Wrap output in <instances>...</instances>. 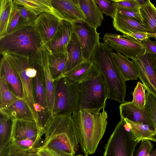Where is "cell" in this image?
<instances>
[{"mask_svg":"<svg viewBox=\"0 0 156 156\" xmlns=\"http://www.w3.org/2000/svg\"><path fill=\"white\" fill-rule=\"evenodd\" d=\"M72 117L75 124L80 144L85 156L94 153L102 138L108 124V116L104 109H79Z\"/></svg>","mask_w":156,"mask_h":156,"instance_id":"1","label":"cell"},{"mask_svg":"<svg viewBox=\"0 0 156 156\" xmlns=\"http://www.w3.org/2000/svg\"><path fill=\"white\" fill-rule=\"evenodd\" d=\"M113 49L104 42L100 43L91 59L98 66L104 78L107 99L119 103L125 102L126 81L116 66L112 53Z\"/></svg>","mask_w":156,"mask_h":156,"instance_id":"2","label":"cell"},{"mask_svg":"<svg viewBox=\"0 0 156 156\" xmlns=\"http://www.w3.org/2000/svg\"><path fill=\"white\" fill-rule=\"evenodd\" d=\"M44 45L34 25L24 26L0 37V52L31 56L40 51Z\"/></svg>","mask_w":156,"mask_h":156,"instance_id":"3","label":"cell"},{"mask_svg":"<svg viewBox=\"0 0 156 156\" xmlns=\"http://www.w3.org/2000/svg\"><path fill=\"white\" fill-rule=\"evenodd\" d=\"M0 54L8 60L17 73L23 87V97L37 122L33 82L38 67L37 60L33 55L25 56L7 51L0 52Z\"/></svg>","mask_w":156,"mask_h":156,"instance_id":"4","label":"cell"},{"mask_svg":"<svg viewBox=\"0 0 156 156\" xmlns=\"http://www.w3.org/2000/svg\"><path fill=\"white\" fill-rule=\"evenodd\" d=\"M107 96L104 78L94 62L90 76L80 83V109H104Z\"/></svg>","mask_w":156,"mask_h":156,"instance_id":"5","label":"cell"},{"mask_svg":"<svg viewBox=\"0 0 156 156\" xmlns=\"http://www.w3.org/2000/svg\"><path fill=\"white\" fill-rule=\"evenodd\" d=\"M54 97L51 116H71L80 109V83L66 77L54 81Z\"/></svg>","mask_w":156,"mask_h":156,"instance_id":"6","label":"cell"},{"mask_svg":"<svg viewBox=\"0 0 156 156\" xmlns=\"http://www.w3.org/2000/svg\"><path fill=\"white\" fill-rule=\"evenodd\" d=\"M139 142L121 118L105 146L103 156H133Z\"/></svg>","mask_w":156,"mask_h":156,"instance_id":"7","label":"cell"},{"mask_svg":"<svg viewBox=\"0 0 156 156\" xmlns=\"http://www.w3.org/2000/svg\"><path fill=\"white\" fill-rule=\"evenodd\" d=\"M103 40L116 52L132 59L137 55L143 54L145 51L142 42L129 35L106 33Z\"/></svg>","mask_w":156,"mask_h":156,"instance_id":"8","label":"cell"},{"mask_svg":"<svg viewBox=\"0 0 156 156\" xmlns=\"http://www.w3.org/2000/svg\"><path fill=\"white\" fill-rule=\"evenodd\" d=\"M137 70L138 78L149 92L156 98V56L143 53L132 59Z\"/></svg>","mask_w":156,"mask_h":156,"instance_id":"9","label":"cell"},{"mask_svg":"<svg viewBox=\"0 0 156 156\" xmlns=\"http://www.w3.org/2000/svg\"><path fill=\"white\" fill-rule=\"evenodd\" d=\"M74 31L80 41L84 61L91 60L100 43V34L85 21L74 24Z\"/></svg>","mask_w":156,"mask_h":156,"instance_id":"10","label":"cell"},{"mask_svg":"<svg viewBox=\"0 0 156 156\" xmlns=\"http://www.w3.org/2000/svg\"><path fill=\"white\" fill-rule=\"evenodd\" d=\"M51 2L61 20L73 24L85 21L86 17L81 8L79 0H51Z\"/></svg>","mask_w":156,"mask_h":156,"instance_id":"11","label":"cell"},{"mask_svg":"<svg viewBox=\"0 0 156 156\" xmlns=\"http://www.w3.org/2000/svg\"><path fill=\"white\" fill-rule=\"evenodd\" d=\"M121 118L147 125L156 129V126L150 112L146 106L138 107L131 101L122 103L119 106Z\"/></svg>","mask_w":156,"mask_h":156,"instance_id":"12","label":"cell"},{"mask_svg":"<svg viewBox=\"0 0 156 156\" xmlns=\"http://www.w3.org/2000/svg\"><path fill=\"white\" fill-rule=\"evenodd\" d=\"M61 20L57 16L51 13L43 12L37 16L34 25L44 45L52 39L57 32Z\"/></svg>","mask_w":156,"mask_h":156,"instance_id":"13","label":"cell"},{"mask_svg":"<svg viewBox=\"0 0 156 156\" xmlns=\"http://www.w3.org/2000/svg\"><path fill=\"white\" fill-rule=\"evenodd\" d=\"M42 135L35 120H12L11 140L30 139L39 142Z\"/></svg>","mask_w":156,"mask_h":156,"instance_id":"14","label":"cell"},{"mask_svg":"<svg viewBox=\"0 0 156 156\" xmlns=\"http://www.w3.org/2000/svg\"><path fill=\"white\" fill-rule=\"evenodd\" d=\"M74 24L62 20L57 32L52 39L44 46L49 52L67 53V48L74 32Z\"/></svg>","mask_w":156,"mask_h":156,"instance_id":"15","label":"cell"},{"mask_svg":"<svg viewBox=\"0 0 156 156\" xmlns=\"http://www.w3.org/2000/svg\"><path fill=\"white\" fill-rule=\"evenodd\" d=\"M44 78L48 110L51 116L54 97V84L48 66V52L44 46L38 54Z\"/></svg>","mask_w":156,"mask_h":156,"instance_id":"16","label":"cell"},{"mask_svg":"<svg viewBox=\"0 0 156 156\" xmlns=\"http://www.w3.org/2000/svg\"><path fill=\"white\" fill-rule=\"evenodd\" d=\"M0 75L5 79L14 93L18 97H23L22 86L19 76L10 63L2 56L0 61Z\"/></svg>","mask_w":156,"mask_h":156,"instance_id":"17","label":"cell"},{"mask_svg":"<svg viewBox=\"0 0 156 156\" xmlns=\"http://www.w3.org/2000/svg\"><path fill=\"white\" fill-rule=\"evenodd\" d=\"M0 112L12 120L16 119L36 121L32 112L23 97L20 98L8 107L0 109Z\"/></svg>","mask_w":156,"mask_h":156,"instance_id":"18","label":"cell"},{"mask_svg":"<svg viewBox=\"0 0 156 156\" xmlns=\"http://www.w3.org/2000/svg\"><path fill=\"white\" fill-rule=\"evenodd\" d=\"M112 19L114 27L123 35H128L132 32H147L146 27L144 24L116 11Z\"/></svg>","mask_w":156,"mask_h":156,"instance_id":"19","label":"cell"},{"mask_svg":"<svg viewBox=\"0 0 156 156\" xmlns=\"http://www.w3.org/2000/svg\"><path fill=\"white\" fill-rule=\"evenodd\" d=\"M79 2L86 17L85 21L96 29L101 26L103 15L94 0H79Z\"/></svg>","mask_w":156,"mask_h":156,"instance_id":"20","label":"cell"},{"mask_svg":"<svg viewBox=\"0 0 156 156\" xmlns=\"http://www.w3.org/2000/svg\"><path fill=\"white\" fill-rule=\"evenodd\" d=\"M112 55L116 66L126 81L137 80V70L132 60L120 53L112 52Z\"/></svg>","mask_w":156,"mask_h":156,"instance_id":"21","label":"cell"},{"mask_svg":"<svg viewBox=\"0 0 156 156\" xmlns=\"http://www.w3.org/2000/svg\"><path fill=\"white\" fill-rule=\"evenodd\" d=\"M67 53L68 60L63 73L70 70L84 61L80 43L77 34L74 30L67 46Z\"/></svg>","mask_w":156,"mask_h":156,"instance_id":"22","label":"cell"},{"mask_svg":"<svg viewBox=\"0 0 156 156\" xmlns=\"http://www.w3.org/2000/svg\"><path fill=\"white\" fill-rule=\"evenodd\" d=\"M93 63L91 60L84 61L70 70L63 73L57 79L66 77L73 82L80 83L90 76Z\"/></svg>","mask_w":156,"mask_h":156,"instance_id":"23","label":"cell"},{"mask_svg":"<svg viewBox=\"0 0 156 156\" xmlns=\"http://www.w3.org/2000/svg\"><path fill=\"white\" fill-rule=\"evenodd\" d=\"M47 51L49 68L52 77L54 81L65 71L68 60L67 53H51Z\"/></svg>","mask_w":156,"mask_h":156,"instance_id":"24","label":"cell"},{"mask_svg":"<svg viewBox=\"0 0 156 156\" xmlns=\"http://www.w3.org/2000/svg\"><path fill=\"white\" fill-rule=\"evenodd\" d=\"M13 2L24 6L37 16L47 12L53 13L59 18L52 6L51 0H14Z\"/></svg>","mask_w":156,"mask_h":156,"instance_id":"25","label":"cell"},{"mask_svg":"<svg viewBox=\"0 0 156 156\" xmlns=\"http://www.w3.org/2000/svg\"><path fill=\"white\" fill-rule=\"evenodd\" d=\"M139 10L147 32L156 33V7L150 1L147 4L140 7Z\"/></svg>","mask_w":156,"mask_h":156,"instance_id":"26","label":"cell"},{"mask_svg":"<svg viewBox=\"0 0 156 156\" xmlns=\"http://www.w3.org/2000/svg\"><path fill=\"white\" fill-rule=\"evenodd\" d=\"M124 119L129 131L135 139L139 142L144 140L148 139L155 133L156 129L154 128L143 124Z\"/></svg>","mask_w":156,"mask_h":156,"instance_id":"27","label":"cell"},{"mask_svg":"<svg viewBox=\"0 0 156 156\" xmlns=\"http://www.w3.org/2000/svg\"><path fill=\"white\" fill-rule=\"evenodd\" d=\"M12 124L11 118L0 112V152L7 146L11 140Z\"/></svg>","mask_w":156,"mask_h":156,"instance_id":"28","label":"cell"},{"mask_svg":"<svg viewBox=\"0 0 156 156\" xmlns=\"http://www.w3.org/2000/svg\"><path fill=\"white\" fill-rule=\"evenodd\" d=\"M0 109L8 107L20 98L12 91L5 78L0 76Z\"/></svg>","mask_w":156,"mask_h":156,"instance_id":"29","label":"cell"},{"mask_svg":"<svg viewBox=\"0 0 156 156\" xmlns=\"http://www.w3.org/2000/svg\"><path fill=\"white\" fill-rule=\"evenodd\" d=\"M13 6V0H0V37L7 34V28Z\"/></svg>","mask_w":156,"mask_h":156,"instance_id":"30","label":"cell"},{"mask_svg":"<svg viewBox=\"0 0 156 156\" xmlns=\"http://www.w3.org/2000/svg\"><path fill=\"white\" fill-rule=\"evenodd\" d=\"M39 142L30 139L11 140L2 151L12 152L36 150L38 148L36 146Z\"/></svg>","mask_w":156,"mask_h":156,"instance_id":"31","label":"cell"},{"mask_svg":"<svg viewBox=\"0 0 156 156\" xmlns=\"http://www.w3.org/2000/svg\"><path fill=\"white\" fill-rule=\"evenodd\" d=\"M28 25L13 3L12 11L7 30V34L24 26Z\"/></svg>","mask_w":156,"mask_h":156,"instance_id":"32","label":"cell"},{"mask_svg":"<svg viewBox=\"0 0 156 156\" xmlns=\"http://www.w3.org/2000/svg\"><path fill=\"white\" fill-rule=\"evenodd\" d=\"M146 88L144 84L140 81L137 82L136 86L133 93L132 103L139 108H144L146 103Z\"/></svg>","mask_w":156,"mask_h":156,"instance_id":"33","label":"cell"},{"mask_svg":"<svg viewBox=\"0 0 156 156\" xmlns=\"http://www.w3.org/2000/svg\"><path fill=\"white\" fill-rule=\"evenodd\" d=\"M102 13L113 18L116 12V8L112 0H94Z\"/></svg>","mask_w":156,"mask_h":156,"instance_id":"34","label":"cell"},{"mask_svg":"<svg viewBox=\"0 0 156 156\" xmlns=\"http://www.w3.org/2000/svg\"><path fill=\"white\" fill-rule=\"evenodd\" d=\"M146 106L150 111L156 126V133L148 139L156 142V98L149 92L146 94Z\"/></svg>","mask_w":156,"mask_h":156,"instance_id":"35","label":"cell"},{"mask_svg":"<svg viewBox=\"0 0 156 156\" xmlns=\"http://www.w3.org/2000/svg\"><path fill=\"white\" fill-rule=\"evenodd\" d=\"M14 4L27 25H34V22L38 16L24 6L20 4Z\"/></svg>","mask_w":156,"mask_h":156,"instance_id":"36","label":"cell"},{"mask_svg":"<svg viewBox=\"0 0 156 156\" xmlns=\"http://www.w3.org/2000/svg\"><path fill=\"white\" fill-rule=\"evenodd\" d=\"M116 8L139 12L140 7L135 0H112Z\"/></svg>","mask_w":156,"mask_h":156,"instance_id":"37","label":"cell"},{"mask_svg":"<svg viewBox=\"0 0 156 156\" xmlns=\"http://www.w3.org/2000/svg\"><path fill=\"white\" fill-rule=\"evenodd\" d=\"M153 148V145L150 140H143L140 147L136 151V156H149Z\"/></svg>","mask_w":156,"mask_h":156,"instance_id":"38","label":"cell"},{"mask_svg":"<svg viewBox=\"0 0 156 156\" xmlns=\"http://www.w3.org/2000/svg\"><path fill=\"white\" fill-rule=\"evenodd\" d=\"M116 11L120 13L135 20L139 23L144 24L142 18L139 12L118 8H116Z\"/></svg>","mask_w":156,"mask_h":156,"instance_id":"39","label":"cell"},{"mask_svg":"<svg viewBox=\"0 0 156 156\" xmlns=\"http://www.w3.org/2000/svg\"><path fill=\"white\" fill-rule=\"evenodd\" d=\"M145 48L144 53H151L156 55V42L150 38H147L141 41Z\"/></svg>","mask_w":156,"mask_h":156,"instance_id":"40","label":"cell"},{"mask_svg":"<svg viewBox=\"0 0 156 156\" xmlns=\"http://www.w3.org/2000/svg\"><path fill=\"white\" fill-rule=\"evenodd\" d=\"M37 150L32 151H23L8 152L3 151L0 152V156H28L30 154L37 152Z\"/></svg>","mask_w":156,"mask_h":156,"instance_id":"41","label":"cell"},{"mask_svg":"<svg viewBox=\"0 0 156 156\" xmlns=\"http://www.w3.org/2000/svg\"><path fill=\"white\" fill-rule=\"evenodd\" d=\"M37 153L39 156H59L54 151L46 147H39Z\"/></svg>","mask_w":156,"mask_h":156,"instance_id":"42","label":"cell"},{"mask_svg":"<svg viewBox=\"0 0 156 156\" xmlns=\"http://www.w3.org/2000/svg\"><path fill=\"white\" fill-rule=\"evenodd\" d=\"M127 35H129L135 39L141 41L149 38L148 33L147 32H132L129 33Z\"/></svg>","mask_w":156,"mask_h":156,"instance_id":"43","label":"cell"},{"mask_svg":"<svg viewBox=\"0 0 156 156\" xmlns=\"http://www.w3.org/2000/svg\"><path fill=\"white\" fill-rule=\"evenodd\" d=\"M135 1L140 7L147 4L150 1L149 0H135Z\"/></svg>","mask_w":156,"mask_h":156,"instance_id":"44","label":"cell"},{"mask_svg":"<svg viewBox=\"0 0 156 156\" xmlns=\"http://www.w3.org/2000/svg\"><path fill=\"white\" fill-rule=\"evenodd\" d=\"M148 37H152L156 39V33L154 34H150L148 33Z\"/></svg>","mask_w":156,"mask_h":156,"instance_id":"45","label":"cell"},{"mask_svg":"<svg viewBox=\"0 0 156 156\" xmlns=\"http://www.w3.org/2000/svg\"><path fill=\"white\" fill-rule=\"evenodd\" d=\"M149 156H156V148L152 151Z\"/></svg>","mask_w":156,"mask_h":156,"instance_id":"46","label":"cell"},{"mask_svg":"<svg viewBox=\"0 0 156 156\" xmlns=\"http://www.w3.org/2000/svg\"><path fill=\"white\" fill-rule=\"evenodd\" d=\"M37 152L31 154L29 155L28 156H39V155L37 154Z\"/></svg>","mask_w":156,"mask_h":156,"instance_id":"47","label":"cell"},{"mask_svg":"<svg viewBox=\"0 0 156 156\" xmlns=\"http://www.w3.org/2000/svg\"><path fill=\"white\" fill-rule=\"evenodd\" d=\"M76 156H84L82 155L78 154V155H76Z\"/></svg>","mask_w":156,"mask_h":156,"instance_id":"48","label":"cell"},{"mask_svg":"<svg viewBox=\"0 0 156 156\" xmlns=\"http://www.w3.org/2000/svg\"><path fill=\"white\" fill-rule=\"evenodd\" d=\"M76 156V155H75L74 154V155H70V156Z\"/></svg>","mask_w":156,"mask_h":156,"instance_id":"49","label":"cell"},{"mask_svg":"<svg viewBox=\"0 0 156 156\" xmlns=\"http://www.w3.org/2000/svg\"><path fill=\"white\" fill-rule=\"evenodd\" d=\"M155 41L156 42V39H155Z\"/></svg>","mask_w":156,"mask_h":156,"instance_id":"50","label":"cell"}]
</instances>
